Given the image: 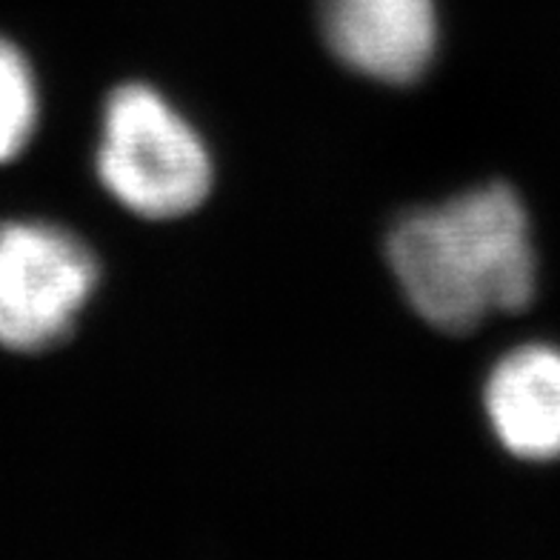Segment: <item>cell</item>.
<instances>
[{
  "label": "cell",
  "instance_id": "cell-3",
  "mask_svg": "<svg viewBox=\"0 0 560 560\" xmlns=\"http://www.w3.org/2000/svg\"><path fill=\"white\" fill-rule=\"evenodd\" d=\"M97 260L52 223L0 226V347L44 352L67 338L97 287Z\"/></svg>",
  "mask_w": 560,
  "mask_h": 560
},
{
  "label": "cell",
  "instance_id": "cell-5",
  "mask_svg": "<svg viewBox=\"0 0 560 560\" xmlns=\"http://www.w3.org/2000/svg\"><path fill=\"white\" fill-rule=\"evenodd\" d=\"M487 415L503 450L521 460L560 457V352L524 347L509 352L487 384Z\"/></svg>",
  "mask_w": 560,
  "mask_h": 560
},
{
  "label": "cell",
  "instance_id": "cell-1",
  "mask_svg": "<svg viewBox=\"0 0 560 560\" xmlns=\"http://www.w3.org/2000/svg\"><path fill=\"white\" fill-rule=\"evenodd\" d=\"M386 258L409 306L450 335L526 310L538 283L529 214L501 184L400 218Z\"/></svg>",
  "mask_w": 560,
  "mask_h": 560
},
{
  "label": "cell",
  "instance_id": "cell-2",
  "mask_svg": "<svg viewBox=\"0 0 560 560\" xmlns=\"http://www.w3.org/2000/svg\"><path fill=\"white\" fill-rule=\"evenodd\" d=\"M97 175L118 203L149 221L198 209L212 189V161L192 126L158 92L120 86L104 112Z\"/></svg>",
  "mask_w": 560,
  "mask_h": 560
},
{
  "label": "cell",
  "instance_id": "cell-4",
  "mask_svg": "<svg viewBox=\"0 0 560 560\" xmlns=\"http://www.w3.org/2000/svg\"><path fill=\"white\" fill-rule=\"evenodd\" d=\"M324 35L335 58L384 83H415L435 60L432 0H320Z\"/></svg>",
  "mask_w": 560,
  "mask_h": 560
},
{
  "label": "cell",
  "instance_id": "cell-6",
  "mask_svg": "<svg viewBox=\"0 0 560 560\" xmlns=\"http://www.w3.org/2000/svg\"><path fill=\"white\" fill-rule=\"evenodd\" d=\"M37 124L35 74L21 49L0 40V163L26 149Z\"/></svg>",
  "mask_w": 560,
  "mask_h": 560
}]
</instances>
